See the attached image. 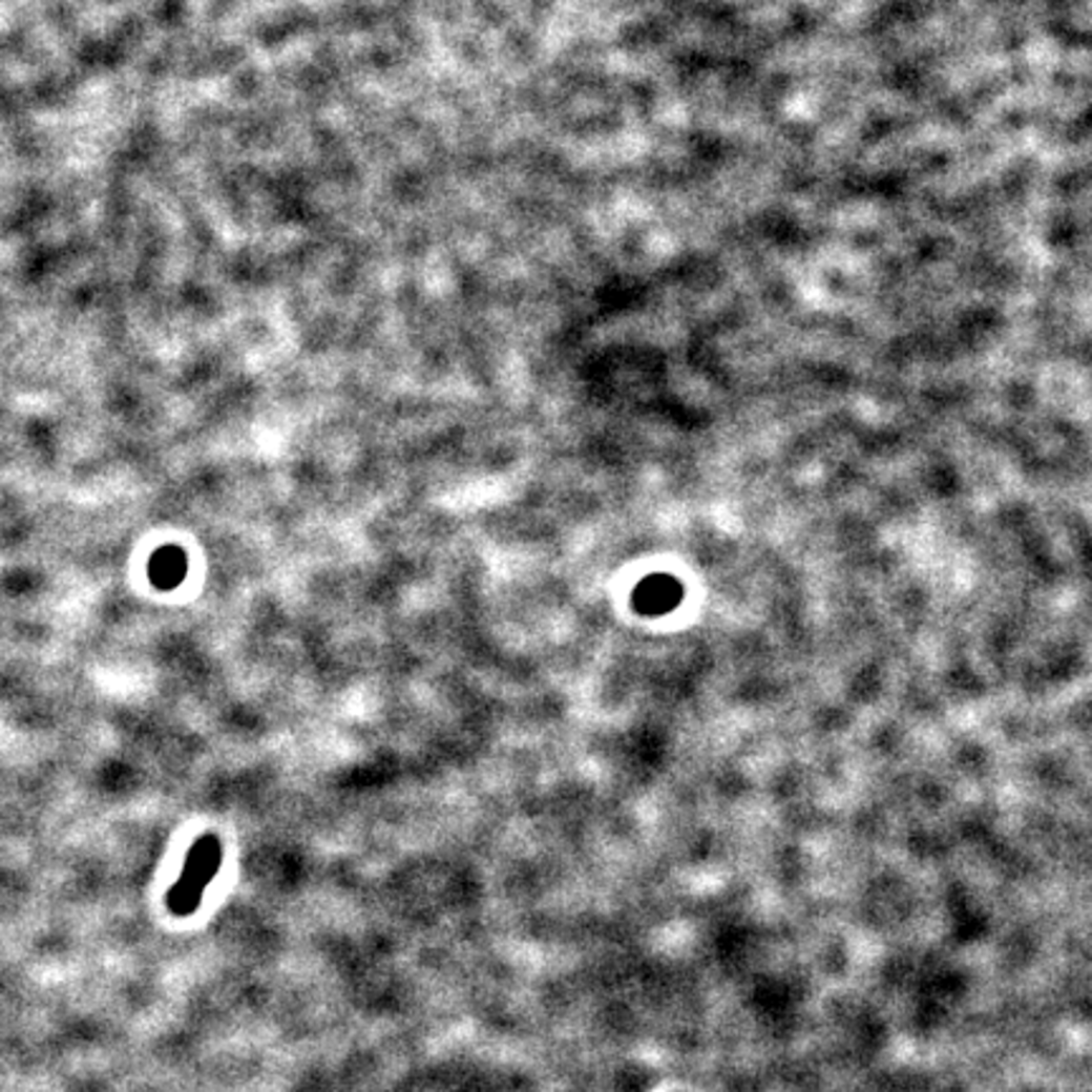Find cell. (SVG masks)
I'll return each mask as SVG.
<instances>
[{
  "label": "cell",
  "mask_w": 1092,
  "mask_h": 1092,
  "mask_svg": "<svg viewBox=\"0 0 1092 1092\" xmlns=\"http://www.w3.org/2000/svg\"><path fill=\"white\" fill-rule=\"evenodd\" d=\"M680 600H682L680 582L673 580V576H668V574L648 576V580H643L640 585H637L635 594H632V605H635V610L643 614H650V617H657V614H666L670 610H675Z\"/></svg>",
  "instance_id": "cell-2"
},
{
  "label": "cell",
  "mask_w": 1092,
  "mask_h": 1092,
  "mask_svg": "<svg viewBox=\"0 0 1092 1092\" xmlns=\"http://www.w3.org/2000/svg\"><path fill=\"white\" fill-rule=\"evenodd\" d=\"M188 576V554L177 544H165L147 562V580L152 587L170 592Z\"/></svg>",
  "instance_id": "cell-3"
},
{
  "label": "cell",
  "mask_w": 1092,
  "mask_h": 1092,
  "mask_svg": "<svg viewBox=\"0 0 1092 1092\" xmlns=\"http://www.w3.org/2000/svg\"><path fill=\"white\" fill-rule=\"evenodd\" d=\"M220 865V845L215 837H203L195 842V847L190 849L188 862H185V870L180 875V880L172 887L170 898V910L177 916H188L195 910V905L201 903L205 885L213 880L215 870Z\"/></svg>",
  "instance_id": "cell-1"
}]
</instances>
